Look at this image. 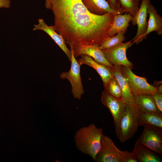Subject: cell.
Instances as JSON below:
<instances>
[{"mask_svg":"<svg viewBox=\"0 0 162 162\" xmlns=\"http://www.w3.org/2000/svg\"><path fill=\"white\" fill-rule=\"evenodd\" d=\"M56 31L70 47L81 45L99 46L108 37L116 14L90 13L81 0H50Z\"/></svg>","mask_w":162,"mask_h":162,"instance_id":"cell-1","label":"cell"},{"mask_svg":"<svg viewBox=\"0 0 162 162\" xmlns=\"http://www.w3.org/2000/svg\"><path fill=\"white\" fill-rule=\"evenodd\" d=\"M103 134L101 128L94 124L78 129L74 136L75 146L82 153L91 157L95 161L100 148V140Z\"/></svg>","mask_w":162,"mask_h":162,"instance_id":"cell-2","label":"cell"},{"mask_svg":"<svg viewBox=\"0 0 162 162\" xmlns=\"http://www.w3.org/2000/svg\"><path fill=\"white\" fill-rule=\"evenodd\" d=\"M141 112V111L135 104L131 106L126 105L125 111L116 134L121 142H125L136 132L140 126L139 118Z\"/></svg>","mask_w":162,"mask_h":162,"instance_id":"cell-3","label":"cell"},{"mask_svg":"<svg viewBox=\"0 0 162 162\" xmlns=\"http://www.w3.org/2000/svg\"><path fill=\"white\" fill-rule=\"evenodd\" d=\"M131 69L121 65L122 74L127 80L134 95H152L156 92L157 87L149 84L145 77H140L135 74Z\"/></svg>","mask_w":162,"mask_h":162,"instance_id":"cell-4","label":"cell"},{"mask_svg":"<svg viewBox=\"0 0 162 162\" xmlns=\"http://www.w3.org/2000/svg\"><path fill=\"white\" fill-rule=\"evenodd\" d=\"M136 141L149 149L162 154V128L148 124Z\"/></svg>","mask_w":162,"mask_h":162,"instance_id":"cell-5","label":"cell"},{"mask_svg":"<svg viewBox=\"0 0 162 162\" xmlns=\"http://www.w3.org/2000/svg\"><path fill=\"white\" fill-rule=\"evenodd\" d=\"M71 52V66L67 72H62L60 75L62 79H67L71 85V92L75 99L80 100L84 93L80 74V65L76 59L72 50Z\"/></svg>","mask_w":162,"mask_h":162,"instance_id":"cell-6","label":"cell"},{"mask_svg":"<svg viewBox=\"0 0 162 162\" xmlns=\"http://www.w3.org/2000/svg\"><path fill=\"white\" fill-rule=\"evenodd\" d=\"M132 40L102 50L107 61L112 65H119L132 68L133 64L126 56V52L133 44Z\"/></svg>","mask_w":162,"mask_h":162,"instance_id":"cell-7","label":"cell"},{"mask_svg":"<svg viewBox=\"0 0 162 162\" xmlns=\"http://www.w3.org/2000/svg\"><path fill=\"white\" fill-rule=\"evenodd\" d=\"M101 100L102 104L108 108L112 115L116 134L125 111L126 104L121 100L112 96L105 89L102 93Z\"/></svg>","mask_w":162,"mask_h":162,"instance_id":"cell-8","label":"cell"},{"mask_svg":"<svg viewBox=\"0 0 162 162\" xmlns=\"http://www.w3.org/2000/svg\"><path fill=\"white\" fill-rule=\"evenodd\" d=\"M151 0H142L140 8L136 15L132 17L131 21L134 26L137 25V31L134 38L131 40L133 44H138L146 38L145 36L148 22L147 8Z\"/></svg>","mask_w":162,"mask_h":162,"instance_id":"cell-9","label":"cell"},{"mask_svg":"<svg viewBox=\"0 0 162 162\" xmlns=\"http://www.w3.org/2000/svg\"><path fill=\"white\" fill-rule=\"evenodd\" d=\"M112 140L103 134L100 140V148L97 154L95 161L121 162Z\"/></svg>","mask_w":162,"mask_h":162,"instance_id":"cell-10","label":"cell"},{"mask_svg":"<svg viewBox=\"0 0 162 162\" xmlns=\"http://www.w3.org/2000/svg\"><path fill=\"white\" fill-rule=\"evenodd\" d=\"M76 58L81 55H86L92 58L96 62L108 67L113 65L106 60L105 56L98 46L92 45H81L70 47Z\"/></svg>","mask_w":162,"mask_h":162,"instance_id":"cell-11","label":"cell"},{"mask_svg":"<svg viewBox=\"0 0 162 162\" xmlns=\"http://www.w3.org/2000/svg\"><path fill=\"white\" fill-rule=\"evenodd\" d=\"M108 68L119 85L122 93V101L126 105L131 106L135 105L134 94L130 88L127 80L122 74L121 65H115Z\"/></svg>","mask_w":162,"mask_h":162,"instance_id":"cell-12","label":"cell"},{"mask_svg":"<svg viewBox=\"0 0 162 162\" xmlns=\"http://www.w3.org/2000/svg\"><path fill=\"white\" fill-rule=\"evenodd\" d=\"M38 23L34 25L33 30L34 31L40 30L47 34L65 53L70 62L71 51L67 47L62 37L56 31L54 26L48 25L42 19H38Z\"/></svg>","mask_w":162,"mask_h":162,"instance_id":"cell-13","label":"cell"},{"mask_svg":"<svg viewBox=\"0 0 162 162\" xmlns=\"http://www.w3.org/2000/svg\"><path fill=\"white\" fill-rule=\"evenodd\" d=\"M80 58L77 60L81 65L85 64L93 68L100 76L103 82L104 89L106 88L109 80L113 76L108 67L96 62L91 57L86 55H81Z\"/></svg>","mask_w":162,"mask_h":162,"instance_id":"cell-14","label":"cell"},{"mask_svg":"<svg viewBox=\"0 0 162 162\" xmlns=\"http://www.w3.org/2000/svg\"><path fill=\"white\" fill-rule=\"evenodd\" d=\"M132 17V16L129 13L116 14L112 24L108 31V37H112L121 32L124 35Z\"/></svg>","mask_w":162,"mask_h":162,"instance_id":"cell-15","label":"cell"},{"mask_svg":"<svg viewBox=\"0 0 162 162\" xmlns=\"http://www.w3.org/2000/svg\"><path fill=\"white\" fill-rule=\"evenodd\" d=\"M81 0L87 10L93 14L102 15L108 13L119 14L112 9L106 0Z\"/></svg>","mask_w":162,"mask_h":162,"instance_id":"cell-16","label":"cell"},{"mask_svg":"<svg viewBox=\"0 0 162 162\" xmlns=\"http://www.w3.org/2000/svg\"><path fill=\"white\" fill-rule=\"evenodd\" d=\"M147 14L149 15L148 26L145 36L150 33L155 32L158 35L162 34V18L158 14L154 6L150 2L148 6Z\"/></svg>","mask_w":162,"mask_h":162,"instance_id":"cell-17","label":"cell"},{"mask_svg":"<svg viewBox=\"0 0 162 162\" xmlns=\"http://www.w3.org/2000/svg\"><path fill=\"white\" fill-rule=\"evenodd\" d=\"M134 103L142 112H158L160 113L151 94L134 95Z\"/></svg>","mask_w":162,"mask_h":162,"instance_id":"cell-18","label":"cell"},{"mask_svg":"<svg viewBox=\"0 0 162 162\" xmlns=\"http://www.w3.org/2000/svg\"><path fill=\"white\" fill-rule=\"evenodd\" d=\"M148 148L136 141L133 152L139 162H161V158Z\"/></svg>","mask_w":162,"mask_h":162,"instance_id":"cell-19","label":"cell"},{"mask_svg":"<svg viewBox=\"0 0 162 162\" xmlns=\"http://www.w3.org/2000/svg\"><path fill=\"white\" fill-rule=\"evenodd\" d=\"M140 125L148 124L162 128V114L158 112H141L139 118Z\"/></svg>","mask_w":162,"mask_h":162,"instance_id":"cell-20","label":"cell"},{"mask_svg":"<svg viewBox=\"0 0 162 162\" xmlns=\"http://www.w3.org/2000/svg\"><path fill=\"white\" fill-rule=\"evenodd\" d=\"M124 35L121 32L112 37H108L102 44L98 46L99 48L102 50L122 43L125 39Z\"/></svg>","mask_w":162,"mask_h":162,"instance_id":"cell-21","label":"cell"},{"mask_svg":"<svg viewBox=\"0 0 162 162\" xmlns=\"http://www.w3.org/2000/svg\"><path fill=\"white\" fill-rule=\"evenodd\" d=\"M104 89L112 96L122 100V93L121 88L118 81L113 76L108 81Z\"/></svg>","mask_w":162,"mask_h":162,"instance_id":"cell-22","label":"cell"},{"mask_svg":"<svg viewBox=\"0 0 162 162\" xmlns=\"http://www.w3.org/2000/svg\"><path fill=\"white\" fill-rule=\"evenodd\" d=\"M120 7L124 13H129L133 17L135 16L139 10V3L136 2L134 0H117Z\"/></svg>","mask_w":162,"mask_h":162,"instance_id":"cell-23","label":"cell"},{"mask_svg":"<svg viewBox=\"0 0 162 162\" xmlns=\"http://www.w3.org/2000/svg\"><path fill=\"white\" fill-rule=\"evenodd\" d=\"M115 148L121 162H138L134 152L121 151L115 145Z\"/></svg>","mask_w":162,"mask_h":162,"instance_id":"cell-24","label":"cell"},{"mask_svg":"<svg viewBox=\"0 0 162 162\" xmlns=\"http://www.w3.org/2000/svg\"><path fill=\"white\" fill-rule=\"evenodd\" d=\"M151 95L159 112L162 114V93L156 92Z\"/></svg>","mask_w":162,"mask_h":162,"instance_id":"cell-25","label":"cell"},{"mask_svg":"<svg viewBox=\"0 0 162 162\" xmlns=\"http://www.w3.org/2000/svg\"><path fill=\"white\" fill-rule=\"evenodd\" d=\"M107 2L112 9L115 11L119 14H122L124 13L117 0H108Z\"/></svg>","mask_w":162,"mask_h":162,"instance_id":"cell-26","label":"cell"},{"mask_svg":"<svg viewBox=\"0 0 162 162\" xmlns=\"http://www.w3.org/2000/svg\"><path fill=\"white\" fill-rule=\"evenodd\" d=\"M11 4L10 0H0V8H9Z\"/></svg>","mask_w":162,"mask_h":162,"instance_id":"cell-27","label":"cell"},{"mask_svg":"<svg viewBox=\"0 0 162 162\" xmlns=\"http://www.w3.org/2000/svg\"><path fill=\"white\" fill-rule=\"evenodd\" d=\"M45 6L47 9H50V0H45Z\"/></svg>","mask_w":162,"mask_h":162,"instance_id":"cell-28","label":"cell"},{"mask_svg":"<svg viewBox=\"0 0 162 162\" xmlns=\"http://www.w3.org/2000/svg\"><path fill=\"white\" fill-rule=\"evenodd\" d=\"M156 92L162 93V86L161 84L157 87Z\"/></svg>","mask_w":162,"mask_h":162,"instance_id":"cell-29","label":"cell"},{"mask_svg":"<svg viewBox=\"0 0 162 162\" xmlns=\"http://www.w3.org/2000/svg\"><path fill=\"white\" fill-rule=\"evenodd\" d=\"M136 2L139 3V2H140V0H134Z\"/></svg>","mask_w":162,"mask_h":162,"instance_id":"cell-30","label":"cell"}]
</instances>
